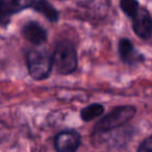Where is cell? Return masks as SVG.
Segmentation results:
<instances>
[{"label":"cell","mask_w":152,"mask_h":152,"mask_svg":"<svg viewBox=\"0 0 152 152\" xmlns=\"http://www.w3.org/2000/svg\"><path fill=\"white\" fill-rule=\"evenodd\" d=\"M52 56V65L54 70L61 75L73 73L77 68L78 58L74 45L69 41H61L55 46Z\"/></svg>","instance_id":"obj_1"},{"label":"cell","mask_w":152,"mask_h":152,"mask_svg":"<svg viewBox=\"0 0 152 152\" xmlns=\"http://www.w3.org/2000/svg\"><path fill=\"white\" fill-rule=\"evenodd\" d=\"M28 73L34 80H43L52 71V56L45 48L31 49L26 54Z\"/></svg>","instance_id":"obj_2"},{"label":"cell","mask_w":152,"mask_h":152,"mask_svg":"<svg viewBox=\"0 0 152 152\" xmlns=\"http://www.w3.org/2000/svg\"><path fill=\"white\" fill-rule=\"evenodd\" d=\"M135 107L132 105H122L115 107L110 114L101 118L95 124L93 129L94 134L108 132L116 128L125 125L135 115Z\"/></svg>","instance_id":"obj_3"},{"label":"cell","mask_w":152,"mask_h":152,"mask_svg":"<svg viewBox=\"0 0 152 152\" xmlns=\"http://www.w3.org/2000/svg\"><path fill=\"white\" fill-rule=\"evenodd\" d=\"M132 28L139 38H150L152 34V17L149 12L144 7H140L137 13L132 18Z\"/></svg>","instance_id":"obj_4"},{"label":"cell","mask_w":152,"mask_h":152,"mask_svg":"<svg viewBox=\"0 0 152 152\" xmlns=\"http://www.w3.org/2000/svg\"><path fill=\"white\" fill-rule=\"evenodd\" d=\"M80 142L81 137L78 132L72 130L61 131L55 137L54 147L57 152H76Z\"/></svg>","instance_id":"obj_5"},{"label":"cell","mask_w":152,"mask_h":152,"mask_svg":"<svg viewBox=\"0 0 152 152\" xmlns=\"http://www.w3.org/2000/svg\"><path fill=\"white\" fill-rule=\"evenodd\" d=\"M37 0H0V24L7 21L14 14L34 4Z\"/></svg>","instance_id":"obj_6"},{"label":"cell","mask_w":152,"mask_h":152,"mask_svg":"<svg viewBox=\"0 0 152 152\" xmlns=\"http://www.w3.org/2000/svg\"><path fill=\"white\" fill-rule=\"evenodd\" d=\"M24 39L34 45H42L47 40V30L38 22L30 21L22 28Z\"/></svg>","instance_id":"obj_7"},{"label":"cell","mask_w":152,"mask_h":152,"mask_svg":"<svg viewBox=\"0 0 152 152\" xmlns=\"http://www.w3.org/2000/svg\"><path fill=\"white\" fill-rule=\"evenodd\" d=\"M118 48L121 59L128 65H134L144 59V56L135 50L132 43L128 39H121Z\"/></svg>","instance_id":"obj_8"},{"label":"cell","mask_w":152,"mask_h":152,"mask_svg":"<svg viewBox=\"0 0 152 152\" xmlns=\"http://www.w3.org/2000/svg\"><path fill=\"white\" fill-rule=\"evenodd\" d=\"M34 10L38 13L44 15L49 21L51 22H56L59 18V14L47 0H37L34 4L32 5Z\"/></svg>","instance_id":"obj_9"},{"label":"cell","mask_w":152,"mask_h":152,"mask_svg":"<svg viewBox=\"0 0 152 152\" xmlns=\"http://www.w3.org/2000/svg\"><path fill=\"white\" fill-rule=\"evenodd\" d=\"M104 112V107L101 104H91V105L85 107L80 112V118L83 119V121L86 122H90V121L94 120V119L100 117Z\"/></svg>","instance_id":"obj_10"},{"label":"cell","mask_w":152,"mask_h":152,"mask_svg":"<svg viewBox=\"0 0 152 152\" xmlns=\"http://www.w3.org/2000/svg\"><path fill=\"white\" fill-rule=\"evenodd\" d=\"M120 7L123 13L129 18H132L140 9L137 0H121Z\"/></svg>","instance_id":"obj_11"},{"label":"cell","mask_w":152,"mask_h":152,"mask_svg":"<svg viewBox=\"0 0 152 152\" xmlns=\"http://www.w3.org/2000/svg\"><path fill=\"white\" fill-rule=\"evenodd\" d=\"M137 152H152V135L146 137L140 145Z\"/></svg>","instance_id":"obj_12"}]
</instances>
